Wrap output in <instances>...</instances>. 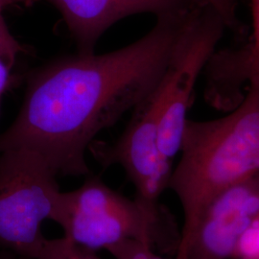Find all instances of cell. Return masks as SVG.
I'll use <instances>...</instances> for the list:
<instances>
[{
  "mask_svg": "<svg viewBox=\"0 0 259 259\" xmlns=\"http://www.w3.org/2000/svg\"><path fill=\"white\" fill-rule=\"evenodd\" d=\"M193 4L157 17L146 35L105 54L66 56L32 73L15 120L0 134V153L38 154L56 176H88L85 153L152 93L166 70Z\"/></svg>",
  "mask_w": 259,
  "mask_h": 259,
  "instance_id": "cell-1",
  "label": "cell"
},
{
  "mask_svg": "<svg viewBox=\"0 0 259 259\" xmlns=\"http://www.w3.org/2000/svg\"><path fill=\"white\" fill-rule=\"evenodd\" d=\"M181 158L172 170L168 188L184 211L180 258L201 215L227 188L259 175V81H253L240 104L228 115L185 123Z\"/></svg>",
  "mask_w": 259,
  "mask_h": 259,
  "instance_id": "cell-2",
  "label": "cell"
},
{
  "mask_svg": "<svg viewBox=\"0 0 259 259\" xmlns=\"http://www.w3.org/2000/svg\"><path fill=\"white\" fill-rule=\"evenodd\" d=\"M51 221L65 236L93 250L136 240L175 257L181 240V231L164 206L129 199L92 174L77 189L61 191Z\"/></svg>",
  "mask_w": 259,
  "mask_h": 259,
  "instance_id": "cell-3",
  "label": "cell"
},
{
  "mask_svg": "<svg viewBox=\"0 0 259 259\" xmlns=\"http://www.w3.org/2000/svg\"><path fill=\"white\" fill-rule=\"evenodd\" d=\"M225 29L217 12L198 0L187 15L164 74L149 94L157 115L158 147L171 163L181 150L195 85Z\"/></svg>",
  "mask_w": 259,
  "mask_h": 259,
  "instance_id": "cell-4",
  "label": "cell"
},
{
  "mask_svg": "<svg viewBox=\"0 0 259 259\" xmlns=\"http://www.w3.org/2000/svg\"><path fill=\"white\" fill-rule=\"evenodd\" d=\"M38 154L24 148L0 153V249L36 259L46 237L60 187Z\"/></svg>",
  "mask_w": 259,
  "mask_h": 259,
  "instance_id": "cell-5",
  "label": "cell"
},
{
  "mask_svg": "<svg viewBox=\"0 0 259 259\" xmlns=\"http://www.w3.org/2000/svg\"><path fill=\"white\" fill-rule=\"evenodd\" d=\"M88 151L103 168L120 165L136 187L138 199L159 204L173 169L158 147L157 116L148 98L134 109L128 126L114 142L94 140Z\"/></svg>",
  "mask_w": 259,
  "mask_h": 259,
  "instance_id": "cell-6",
  "label": "cell"
},
{
  "mask_svg": "<svg viewBox=\"0 0 259 259\" xmlns=\"http://www.w3.org/2000/svg\"><path fill=\"white\" fill-rule=\"evenodd\" d=\"M259 221V175L227 188L206 206L178 259H232L243 234Z\"/></svg>",
  "mask_w": 259,
  "mask_h": 259,
  "instance_id": "cell-7",
  "label": "cell"
},
{
  "mask_svg": "<svg viewBox=\"0 0 259 259\" xmlns=\"http://www.w3.org/2000/svg\"><path fill=\"white\" fill-rule=\"evenodd\" d=\"M62 15L78 53L92 54L104 33L134 15L156 17L185 9L196 0H49Z\"/></svg>",
  "mask_w": 259,
  "mask_h": 259,
  "instance_id": "cell-8",
  "label": "cell"
},
{
  "mask_svg": "<svg viewBox=\"0 0 259 259\" xmlns=\"http://www.w3.org/2000/svg\"><path fill=\"white\" fill-rule=\"evenodd\" d=\"M251 35L250 40L234 51L216 52L211 67L216 83L224 89L235 88L236 92L245 83L259 81V0H250Z\"/></svg>",
  "mask_w": 259,
  "mask_h": 259,
  "instance_id": "cell-9",
  "label": "cell"
},
{
  "mask_svg": "<svg viewBox=\"0 0 259 259\" xmlns=\"http://www.w3.org/2000/svg\"><path fill=\"white\" fill-rule=\"evenodd\" d=\"M25 53L26 48L13 35L3 14H0V99L13 81L19 58Z\"/></svg>",
  "mask_w": 259,
  "mask_h": 259,
  "instance_id": "cell-10",
  "label": "cell"
},
{
  "mask_svg": "<svg viewBox=\"0 0 259 259\" xmlns=\"http://www.w3.org/2000/svg\"><path fill=\"white\" fill-rule=\"evenodd\" d=\"M36 259L101 258L96 254L95 250L79 245L64 235L54 239L46 238Z\"/></svg>",
  "mask_w": 259,
  "mask_h": 259,
  "instance_id": "cell-11",
  "label": "cell"
},
{
  "mask_svg": "<svg viewBox=\"0 0 259 259\" xmlns=\"http://www.w3.org/2000/svg\"><path fill=\"white\" fill-rule=\"evenodd\" d=\"M209 5L221 17L226 26L235 32H241L240 21L237 16V0H201Z\"/></svg>",
  "mask_w": 259,
  "mask_h": 259,
  "instance_id": "cell-12",
  "label": "cell"
},
{
  "mask_svg": "<svg viewBox=\"0 0 259 259\" xmlns=\"http://www.w3.org/2000/svg\"><path fill=\"white\" fill-rule=\"evenodd\" d=\"M40 0H0V14H3L4 11L10 8L18 7H32Z\"/></svg>",
  "mask_w": 259,
  "mask_h": 259,
  "instance_id": "cell-13",
  "label": "cell"
},
{
  "mask_svg": "<svg viewBox=\"0 0 259 259\" xmlns=\"http://www.w3.org/2000/svg\"><path fill=\"white\" fill-rule=\"evenodd\" d=\"M0 259H29L10 250L0 249Z\"/></svg>",
  "mask_w": 259,
  "mask_h": 259,
  "instance_id": "cell-14",
  "label": "cell"
},
{
  "mask_svg": "<svg viewBox=\"0 0 259 259\" xmlns=\"http://www.w3.org/2000/svg\"><path fill=\"white\" fill-rule=\"evenodd\" d=\"M0 100H1V99H0Z\"/></svg>",
  "mask_w": 259,
  "mask_h": 259,
  "instance_id": "cell-15",
  "label": "cell"
}]
</instances>
